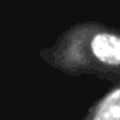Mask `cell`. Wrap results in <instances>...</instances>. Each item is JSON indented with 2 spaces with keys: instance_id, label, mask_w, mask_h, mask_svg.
Instances as JSON below:
<instances>
[{
  "instance_id": "cell-1",
  "label": "cell",
  "mask_w": 120,
  "mask_h": 120,
  "mask_svg": "<svg viewBox=\"0 0 120 120\" xmlns=\"http://www.w3.org/2000/svg\"><path fill=\"white\" fill-rule=\"evenodd\" d=\"M91 50L97 59L111 65L120 64V37L112 34H99L91 41Z\"/></svg>"
},
{
  "instance_id": "cell-2",
  "label": "cell",
  "mask_w": 120,
  "mask_h": 120,
  "mask_svg": "<svg viewBox=\"0 0 120 120\" xmlns=\"http://www.w3.org/2000/svg\"><path fill=\"white\" fill-rule=\"evenodd\" d=\"M96 120H120V88L109 93L102 100L97 111L94 112Z\"/></svg>"
}]
</instances>
